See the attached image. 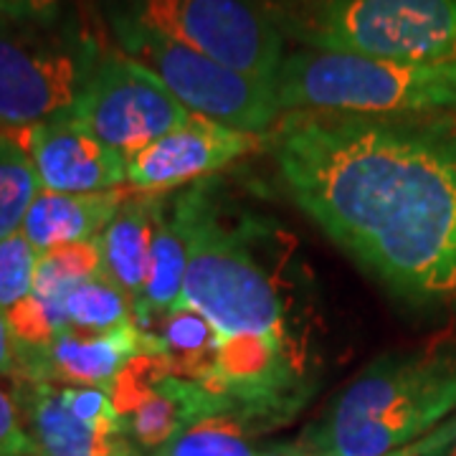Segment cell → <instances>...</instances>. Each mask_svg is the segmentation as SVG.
I'll return each instance as SVG.
<instances>
[{
	"instance_id": "1",
	"label": "cell",
	"mask_w": 456,
	"mask_h": 456,
	"mask_svg": "<svg viewBox=\"0 0 456 456\" xmlns=\"http://www.w3.org/2000/svg\"><path fill=\"white\" fill-rule=\"evenodd\" d=\"M299 208L419 305H456V130L408 114L292 112L274 132Z\"/></svg>"
},
{
	"instance_id": "2",
	"label": "cell",
	"mask_w": 456,
	"mask_h": 456,
	"mask_svg": "<svg viewBox=\"0 0 456 456\" xmlns=\"http://www.w3.org/2000/svg\"><path fill=\"white\" fill-rule=\"evenodd\" d=\"M170 213L188 246L183 307L203 314L221 340L213 388L233 401H266L292 388L284 302L246 228L228 224L203 185L185 191Z\"/></svg>"
},
{
	"instance_id": "3",
	"label": "cell",
	"mask_w": 456,
	"mask_h": 456,
	"mask_svg": "<svg viewBox=\"0 0 456 456\" xmlns=\"http://www.w3.org/2000/svg\"><path fill=\"white\" fill-rule=\"evenodd\" d=\"M456 408V353L428 350L375 360L284 446L287 456H391Z\"/></svg>"
},
{
	"instance_id": "4",
	"label": "cell",
	"mask_w": 456,
	"mask_h": 456,
	"mask_svg": "<svg viewBox=\"0 0 456 456\" xmlns=\"http://www.w3.org/2000/svg\"><path fill=\"white\" fill-rule=\"evenodd\" d=\"M281 112L421 114L456 107V64H395L338 51H297L274 79Z\"/></svg>"
},
{
	"instance_id": "5",
	"label": "cell",
	"mask_w": 456,
	"mask_h": 456,
	"mask_svg": "<svg viewBox=\"0 0 456 456\" xmlns=\"http://www.w3.org/2000/svg\"><path fill=\"white\" fill-rule=\"evenodd\" d=\"M302 26L317 51L456 64V0H312Z\"/></svg>"
},
{
	"instance_id": "6",
	"label": "cell",
	"mask_w": 456,
	"mask_h": 456,
	"mask_svg": "<svg viewBox=\"0 0 456 456\" xmlns=\"http://www.w3.org/2000/svg\"><path fill=\"white\" fill-rule=\"evenodd\" d=\"M117 36L132 59L155 71L193 114L248 134L269 130L281 114L272 82L228 69L160 33L147 31L130 18L117 20Z\"/></svg>"
},
{
	"instance_id": "7",
	"label": "cell",
	"mask_w": 456,
	"mask_h": 456,
	"mask_svg": "<svg viewBox=\"0 0 456 456\" xmlns=\"http://www.w3.org/2000/svg\"><path fill=\"white\" fill-rule=\"evenodd\" d=\"M130 20L261 82L284 64L281 33L256 0H134Z\"/></svg>"
},
{
	"instance_id": "8",
	"label": "cell",
	"mask_w": 456,
	"mask_h": 456,
	"mask_svg": "<svg viewBox=\"0 0 456 456\" xmlns=\"http://www.w3.org/2000/svg\"><path fill=\"white\" fill-rule=\"evenodd\" d=\"M94 61L38 23L0 16V127L20 130L71 112Z\"/></svg>"
},
{
	"instance_id": "9",
	"label": "cell",
	"mask_w": 456,
	"mask_h": 456,
	"mask_svg": "<svg viewBox=\"0 0 456 456\" xmlns=\"http://www.w3.org/2000/svg\"><path fill=\"white\" fill-rule=\"evenodd\" d=\"M71 114L125 158L183 125L191 110L163 79L119 51L99 56Z\"/></svg>"
},
{
	"instance_id": "10",
	"label": "cell",
	"mask_w": 456,
	"mask_h": 456,
	"mask_svg": "<svg viewBox=\"0 0 456 456\" xmlns=\"http://www.w3.org/2000/svg\"><path fill=\"white\" fill-rule=\"evenodd\" d=\"M107 393L127 439L152 454L198 421L226 416V406L216 393L198 380L170 373L160 355L132 360L107 386Z\"/></svg>"
},
{
	"instance_id": "11",
	"label": "cell",
	"mask_w": 456,
	"mask_h": 456,
	"mask_svg": "<svg viewBox=\"0 0 456 456\" xmlns=\"http://www.w3.org/2000/svg\"><path fill=\"white\" fill-rule=\"evenodd\" d=\"M259 145V134L191 114L173 132L127 155V180L140 193H158L211 175Z\"/></svg>"
},
{
	"instance_id": "12",
	"label": "cell",
	"mask_w": 456,
	"mask_h": 456,
	"mask_svg": "<svg viewBox=\"0 0 456 456\" xmlns=\"http://www.w3.org/2000/svg\"><path fill=\"white\" fill-rule=\"evenodd\" d=\"M41 188L53 193H102L127 180V158L104 145L71 112L20 127Z\"/></svg>"
},
{
	"instance_id": "13",
	"label": "cell",
	"mask_w": 456,
	"mask_h": 456,
	"mask_svg": "<svg viewBox=\"0 0 456 456\" xmlns=\"http://www.w3.org/2000/svg\"><path fill=\"white\" fill-rule=\"evenodd\" d=\"M140 355H158V340L134 322L110 332L66 330L46 347L23 355L20 380L107 388Z\"/></svg>"
},
{
	"instance_id": "14",
	"label": "cell",
	"mask_w": 456,
	"mask_h": 456,
	"mask_svg": "<svg viewBox=\"0 0 456 456\" xmlns=\"http://www.w3.org/2000/svg\"><path fill=\"white\" fill-rule=\"evenodd\" d=\"M33 456H134L127 434H102L82 424L61 398V388L41 380H16L13 391Z\"/></svg>"
},
{
	"instance_id": "15",
	"label": "cell",
	"mask_w": 456,
	"mask_h": 456,
	"mask_svg": "<svg viewBox=\"0 0 456 456\" xmlns=\"http://www.w3.org/2000/svg\"><path fill=\"white\" fill-rule=\"evenodd\" d=\"M127 200L122 188L102 193H53L41 191L28 208L20 233L38 254L61 246L94 241L112 224L117 211Z\"/></svg>"
},
{
	"instance_id": "16",
	"label": "cell",
	"mask_w": 456,
	"mask_h": 456,
	"mask_svg": "<svg viewBox=\"0 0 456 456\" xmlns=\"http://www.w3.org/2000/svg\"><path fill=\"white\" fill-rule=\"evenodd\" d=\"M165 211L163 198L152 193L127 196L112 224L97 239L107 277L114 279L137 307L145 297L155 228Z\"/></svg>"
},
{
	"instance_id": "17",
	"label": "cell",
	"mask_w": 456,
	"mask_h": 456,
	"mask_svg": "<svg viewBox=\"0 0 456 456\" xmlns=\"http://www.w3.org/2000/svg\"><path fill=\"white\" fill-rule=\"evenodd\" d=\"M150 335L158 340V355L167 370L208 386L218 368L221 340L211 322L191 307L170 312Z\"/></svg>"
},
{
	"instance_id": "18",
	"label": "cell",
	"mask_w": 456,
	"mask_h": 456,
	"mask_svg": "<svg viewBox=\"0 0 456 456\" xmlns=\"http://www.w3.org/2000/svg\"><path fill=\"white\" fill-rule=\"evenodd\" d=\"M41 191V180L20 140V130L0 127V241L23 228L28 208Z\"/></svg>"
},
{
	"instance_id": "19",
	"label": "cell",
	"mask_w": 456,
	"mask_h": 456,
	"mask_svg": "<svg viewBox=\"0 0 456 456\" xmlns=\"http://www.w3.org/2000/svg\"><path fill=\"white\" fill-rule=\"evenodd\" d=\"M69 330L77 332H110L134 322V307L127 292L102 272L79 284L66 297Z\"/></svg>"
},
{
	"instance_id": "20",
	"label": "cell",
	"mask_w": 456,
	"mask_h": 456,
	"mask_svg": "<svg viewBox=\"0 0 456 456\" xmlns=\"http://www.w3.org/2000/svg\"><path fill=\"white\" fill-rule=\"evenodd\" d=\"M150 456H287L284 446L259 449L244 421L233 416H211L185 428L180 436Z\"/></svg>"
},
{
	"instance_id": "21",
	"label": "cell",
	"mask_w": 456,
	"mask_h": 456,
	"mask_svg": "<svg viewBox=\"0 0 456 456\" xmlns=\"http://www.w3.org/2000/svg\"><path fill=\"white\" fill-rule=\"evenodd\" d=\"M102 272H104V264H102L97 239L61 246V248L41 254L38 266H36L33 292L53 297V299H66L71 289H77L79 284L94 279Z\"/></svg>"
},
{
	"instance_id": "22",
	"label": "cell",
	"mask_w": 456,
	"mask_h": 456,
	"mask_svg": "<svg viewBox=\"0 0 456 456\" xmlns=\"http://www.w3.org/2000/svg\"><path fill=\"white\" fill-rule=\"evenodd\" d=\"M38 259L41 254L20 231L0 241V312L8 314L33 292Z\"/></svg>"
},
{
	"instance_id": "23",
	"label": "cell",
	"mask_w": 456,
	"mask_h": 456,
	"mask_svg": "<svg viewBox=\"0 0 456 456\" xmlns=\"http://www.w3.org/2000/svg\"><path fill=\"white\" fill-rule=\"evenodd\" d=\"M66 408L82 421L92 426L94 431L102 434H125V424L119 419V413L114 411L112 395L107 388L99 386H66L61 388Z\"/></svg>"
},
{
	"instance_id": "24",
	"label": "cell",
	"mask_w": 456,
	"mask_h": 456,
	"mask_svg": "<svg viewBox=\"0 0 456 456\" xmlns=\"http://www.w3.org/2000/svg\"><path fill=\"white\" fill-rule=\"evenodd\" d=\"M0 456H33V444L13 393L0 388Z\"/></svg>"
},
{
	"instance_id": "25",
	"label": "cell",
	"mask_w": 456,
	"mask_h": 456,
	"mask_svg": "<svg viewBox=\"0 0 456 456\" xmlns=\"http://www.w3.org/2000/svg\"><path fill=\"white\" fill-rule=\"evenodd\" d=\"M61 0H0V16L49 26L59 16Z\"/></svg>"
},
{
	"instance_id": "26",
	"label": "cell",
	"mask_w": 456,
	"mask_h": 456,
	"mask_svg": "<svg viewBox=\"0 0 456 456\" xmlns=\"http://www.w3.org/2000/svg\"><path fill=\"white\" fill-rule=\"evenodd\" d=\"M401 456H456V419L398 452Z\"/></svg>"
},
{
	"instance_id": "27",
	"label": "cell",
	"mask_w": 456,
	"mask_h": 456,
	"mask_svg": "<svg viewBox=\"0 0 456 456\" xmlns=\"http://www.w3.org/2000/svg\"><path fill=\"white\" fill-rule=\"evenodd\" d=\"M0 375L20 380L23 375V358H20V347L16 338L11 332L5 312H0Z\"/></svg>"
},
{
	"instance_id": "28",
	"label": "cell",
	"mask_w": 456,
	"mask_h": 456,
	"mask_svg": "<svg viewBox=\"0 0 456 456\" xmlns=\"http://www.w3.org/2000/svg\"><path fill=\"white\" fill-rule=\"evenodd\" d=\"M391 456H395V454H391Z\"/></svg>"
}]
</instances>
